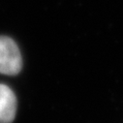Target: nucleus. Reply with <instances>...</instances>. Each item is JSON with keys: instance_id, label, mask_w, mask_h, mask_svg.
Returning <instances> with one entry per match:
<instances>
[{"instance_id": "f257e3e1", "label": "nucleus", "mask_w": 123, "mask_h": 123, "mask_svg": "<svg viewBox=\"0 0 123 123\" xmlns=\"http://www.w3.org/2000/svg\"><path fill=\"white\" fill-rule=\"evenodd\" d=\"M21 66V55L16 43L9 37L0 36V74L17 75Z\"/></svg>"}, {"instance_id": "f03ea898", "label": "nucleus", "mask_w": 123, "mask_h": 123, "mask_svg": "<svg viewBox=\"0 0 123 123\" xmlns=\"http://www.w3.org/2000/svg\"><path fill=\"white\" fill-rule=\"evenodd\" d=\"M17 111V99L10 87L0 83V123H12Z\"/></svg>"}]
</instances>
